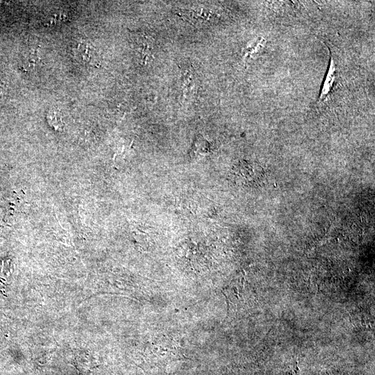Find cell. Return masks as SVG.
<instances>
[{"label": "cell", "instance_id": "1", "mask_svg": "<svg viewBox=\"0 0 375 375\" xmlns=\"http://www.w3.org/2000/svg\"><path fill=\"white\" fill-rule=\"evenodd\" d=\"M267 172L258 162L243 160L235 164L232 169L233 180L244 186H258L266 178Z\"/></svg>", "mask_w": 375, "mask_h": 375}, {"label": "cell", "instance_id": "2", "mask_svg": "<svg viewBox=\"0 0 375 375\" xmlns=\"http://www.w3.org/2000/svg\"><path fill=\"white\" fill-rule=\"evenodd\" d=\"M135 52L138 60L142 65H147L154 59L156 45L154 40L149 35L140 34L135 38Z\"/></svg>", "mask_w": 375, "mask_h": 375}, {"label": "cell", "instance_id": "3", "mask_svg": "<svg viewBox=\"0 0 375 375\" xmlns=\"http://www.w3.org/2000/svg\"><path fill=\"white\" fill-rule=\"evenodd\" d=\"M75 53L76 58L83 63L93 64L97 59L95 49L85 41H81L78 44Z\"/></svg>", "mask_w": 375, "mask_h": 375}, {"label": "cell", "instance_id": "4", "mask_svg": "<svg viewBox=\"0 0 375 375\" xmlns=\"http://www.w3.org/2000/svg\"><path fill=\"white\" fill-rule=\"evenodd\" d=\"M335 66L333 58H331L329 69L327 73L325 81L324 83V85L322 89L321 95L319 97L321 101H323L326 98L333 87L335 78Z\"/></svg>", "mask_w": 375, "mask_h": 375}, {"label": "cell", "instance_id": "5", "mask_svg": "<svg viewBox=\"0 0 375 375\" xmlns=\"http://www.w3.org/2000/svg\"><path fill=\"white\" fill-rule=\"evenodd\" d=\"M182 76L183 94H192L194 92L196 88L195 76L193 72L191 69L186 68Z\"/></svg>", "mask_w": 375, "mask_h": 375}]
</instances>
